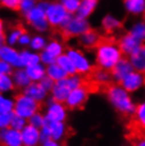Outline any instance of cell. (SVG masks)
Segmentation results:
<instances>
[{
  "label": "cell",
  "mask_w": 145,
  "mask_h": 146,
  "mask_svg": "<svg viewBox=\"0 0 145 146\" xmlns=\"http://www.w3.org/2000/svg\"><path fill=\"white\" fill-rule=\"evenodd\" d=\"M126 138L130 143V146H145V132L128 130Z\"/></svg>",
  "instance_id": "cell-32"
},
{
  "label": "cell",
  "mask_w": 145,
  "mask_h": 146,
  "mask_svg": "<svg viewBox=\"0 0 145 146\" xmlns=\"http://www.w3.org/2000/svg\"><path fill=\"white\" fill-rule=\"evenodd\" d=\"M19 2L20 0H0V7L12 11H19Z\"/></svg>",
  "instance_id": "cell-41"
},
{
  "label": "cell",
  "mask_w": 145,
  "mask_h": 146,
  "mask_svg": "<svg viewBox=\"0 0 145 146\" xmlns=\"http://www.w3.org/2000/svg\"><path fill=\"white\" fill-rule=\"evenodd\" d=\"M90 25L87 21V19L82 18L77 15H72L69 18V20L61 28V33L64 38H74L80 37L84 33L89 31Z\"/></svg>",
  "instance_id": "cell-7"
},
{
  "label": "cell",
  "mask_w": 145,
  "mask_h": 146,
  "mask_svg": "<svg viewBox=\"0 0 145 146\" xmlns=\"http://www.w3.org/2000/svg\"><path fill=\"white\" fill-rule=\"evenodd\" d=\"M39 54H40V62H41V64H44L46 67L49 66V65H52V64H54V62H56V59L53 58V57L50 56L49 54H47L45 51H41Z\"/></svg>",
  "instance_id": "cell-42"
},
{
  "label": "cell",
  "mask_w": 145,
  "mask_h": 146,
  "mask_svg": "<svg viewBox=\"0 0 145 146\" xmlns=\"http://www.w3.org/2000/svg\"><path fill=\"white\" fill-rule=\"evenodd\" d=\"M46 15L49 25L52 29H61L72 16L69 14L59 1L49 2L46 9Z\"/></svg>",
  "instance_id": "cell-6"
},
{
  "label": "cell",
  "mask_w": 145,
  "mask_h": 146,
  "mask_svg": "<svg viewBox=\"0 0 145 146\" xmlns=\"http://www.w3.org/2000/svg\"><path fill=\"white\" fill-rule=\"evenodd\" d=\"M19 55L20 51H18L15 47L7 44L0 46V59L10 64L14 69L19 68Z\"/></svg>",
  "instance_id": "cell-18"
},
{
  "label": "cell",
  "mask_w": 145,
  "mask_h": 146,
  "mask_svg": "<svg viewBox=\"0 0 145 146\" xmlns=\"http://www.w3.org/2000/svg\"><path fill=\"white\" fill-rule=\"evenodd\" d=\"M47 76H49L51 80H53L54 82H57V80L66 78L68 76V73L66 72L57 62H54L52 65L47 66Z\"/></svg>",
  "instance_id": "cell-28"
},
{
  "label": "cell",
  "mask_w": 145,
  "mask_h": 146,
  "mask_svg": "<svg viewBox=\"0 0 145 146\" xmlns=\"http://www.w3.org/2000/svg\"><path fill=\"white\" fill-rule=\"evenodd\" d=\"M40 84H41V86L47 90L49 93L51 92V90H52V88H53V86H54L55 84V82L53 80H51L49 76H45L43 80L39 82Z\"/></svg>",
  "instance_id": "cell-45"
},
{
  "label": "cell",
  "mask_w": 145,
  "mask_h": 146,
  "mask_svg": "<svg viewBox=\"0 0 145 146\" xmlns=\"http://www.w3.org/2000/svg\"><path fill=\"white\" fill-rule=\"evenodd\" d=\"M38 1L37 0H20L19 2V12L25 16L27 13H29L32 9L36 7Z\"/></svg>",
  "instance_id": "cell-38"
},
{
  "label": "cell",
  "mask_w": 145,
  "mask_h": 146,
  "mask_svg": "<svg viewBox=\"0 0 145 146\" xmlns=\"http://www.w3.org/2000/svg\"><path fill=\"white\" fill-rule=\"evenodd\" d=\"M134 67L131 65L129 58L126 57H122L120 62L116 64V66L113 67V69L110 71L111 75H112L113 80L116 82V84H120L121 80H123L124 77L126 76L127 74H129L130 72L134 71Z\"/></svg>",
  "instance_id": "cell-16"
},
{
  "label": "cell",
  "mask_w": 145,
  "mask_h": 146,
  "mask_svg": "<svg viewBox=\"0 0 145 146\" xmlns=\"http://www.w3.org/2000/svg\"><path fill=\"white\" fill-rule=\"evenodd\" d=\"M102 91L107 95L109 102L122 117L129 120L134 115L137 106L134 104L128 91H126L120 84L111 83L107 85Z\"/></svg>",
  "instance_id": "cell-2"
},
{
  "label": "cell",
  "mask_w": 145,
  "mask_h": 146,
  "mask_svg": "<svg viewBox=\"0 0 145 146\" xmlns=\"http://www.w3.org/2000/svg\"><path fill=\"white\" fill-rule=\"evenodd\" d=\"M98 0H82L80 5L75 15L80 16L82 18L87 19L95 10V7L98 5Z\"/></svg>",
  "instance_id": "cell-27"
},
{
  "label": "cell",
  "mask_w": 145,
  "mask_h": 146,
  "mask_svg": "<svg viewBox=\"0 0 145 146\" xmlns=\"http://www.w3.org/2000/svg\"><path fill=\"white\" fill-rule=\"evenodd\" d=\"M40 146H64L59 141H55V140H47V141H44L41 142Z\"/></svg>",
  "instance_id": "cell-47"
},
{
  "label": "cell",
  "mask_w": 145,
  "mask_h": 146,
  "mask_svg": "<svg viewBox=\"0 0 145 146\" xmlns=\"http://www.w3.org/2000/svg\"><path fill=\"white\" fill-rule=\"evenodd\" d=\"M14 110V98H9L0 93V112H13Z\"/></svg>",
  "instance_id": "cell-34"
},
{
  "label": "cell",
  "mask_w": 145,
  "mask_h": 146,
  "mask_svg": "<svg viewBox=\"0 0 145 146\" xmlns=\"http://www.w3.org/2000/svg\"><path fill=\"white\" fill-rule=\"evenodd\" d=\"M102 28H103L104 32L106 33V35L111 36L112 33H114L116 31L123 28V23L120 20L114 18L113 16H111V15H107L102 20Z\"/></svg>",
  "instance_id": "cell-25"
},
{
  "label": "cell",
  "mask_w": 145,
  "mask_h": 146,
  "mask_svg": "<svg viewBox=\"0 0 145 146\" xmlns=\"http://www.w3.org/2000/svg\"><path fill=\"white\" fill-rule=\"evenodd\" d=\"M129 32H130L137 39H139L140 41L143 42L145 40V23H143V22L137 23L136 26L132 27V29H131Z\"/></svg>",
  "instance_id": "cell-37"
},
{
  "label": "cell",
  "mask_w": 145,
  "mask_h": 146,
  "mask_svg": "<svg viewBox=\"0 0 145 146\" xmlns=\"http://www.w3.org/2000/svg\"><path fill=\"white\" fill-rule=\"evenodd\" d=\"M41 104L30 98L25 92H20L14 96V110L13 112L19 117L29 120L34 113L40 111Z\"/></svg>",
  "instance_id": "cell-5"
},
{
  "label": "cell",
  "mask_w": 145,
  "mask_h": 146,
  "mask_svg": "<svg viewBox=\"0 0 145 146\" xmlns=\"http://www.w3.org/2000/svg\"><path fill=\"white\" fill-rule=\"evenodd\" d=\"M21 138L23 146H40L41 144L40 129L29 123L21 130Z\"/></svg>",
  "instance_id": "cell-14"
},
{
  "label": "cell",
  "mask_w": 145,
  "mask_h": 146,
  "mask_svg": "<svg viewBox=\"0 0 145 146\" xmlns=\"http://www.w3.org/2000/svg\"><path fill=\"white\" fill-rule=\"evenodd\" d=\"M13 71H14V68L10 64L0 59V74H12Z\"/></svg>",
  "instance_id": "cell-43"
},
{
  "label": "cell",
  "mask_w": 145,
  "mask_h": 146,
  "mask_svg": "<svg viewBox=\"0 0 145 146\" xmlns=\"http://www.w3.org/2000/svg\"><path fill=\"white\" fill-rule=\"evenodd\" d=\"M5 35H7V32H5L4 22L0 18V46L5 44Z\"/></svg>",
  "instance_id": "cell-46"
},
{
  "label": "cell",
  "mask_w": 145,
  "mask_h": 146,
  "mask_svg": "<svg viewBox=\"0 0 145 146\" xmlns=\"http://www.w3.org/2000/svg\"><path fill=\"white\" fill-rule=\"evenodd\" d=\"M123 2L125 9L130 14L139 15L145 12V0H123Z\"/></svg>",
  "instance_id": "cell-29"
},
{
  "label": "cell",
  "mask_w": 145,
  "mask_h": 146,
  "mask_svg": "<svg viewBox=\"0 0 145 146\" xmlns=\"http://www.w3.org/2000/svg\"><path fill=\"white\" fill-rule=\"evenodd\" d=\"M40 62V54L29 49H23L19 55V68H27L29 66L38 64Z\"/></svg>",
  "instance_id": "cell-21"
},
{
  "label": "cell",
  "mask_w": 145,
  "mask_h": 146,
  "mask_svg": "<svg viewBox=\"0 0 145 146\" xmlns=\"http://www.w3.org/2000/svg\"><path fill=\"white\" fill-rule=\"evenodd\" d=\"M66 53L68 54V56L72 60L77 74L83 75V76H87V75L90 74L91 71L94 68V66L87 58V56L85 55V53L83 51L78 50V49H76V48H68L66 50Z\"/></svg>",
  "instance_id": "cell-9"
},
{
  "label": "cell",
  "mask_w": 145,
  "mask_h": 146,
  "mask_svg": "<svg viewBox=\"0 0 145 146\" xmlns=\"http://www.w3.org/2000/svg\"><path fill=\"white\" fill-rule=\"evenodd\" d=\"M43 51H45L47 54L52 56L53 58L57 59L62 54L65 53V47L61 40L58 39H51L48 40V44Z\"/></svg>",
  "instance_id": "cell-26"
},
{
  "label": "cell",
  "mask_w": 145,
  "mask_h": 146,
  "mask_svg": "<svg viewBox=\"0 0 145 146\" xmlns=\"http://www.w3.org/2000/svg\"><path fill=\"white\" fill-rule=\"evenodd\" d=\"M16 89L12 74H0V93L7 94Z\"/></svg>",
  "instance_id": "cell-30"
},
{
  "label": "cell",
  "mask_w": 145,
  "mask_h": 146,
  "mask_svg": "<svg viewBox=\"0 0 145 146\" xmlns=\"http://www.w3.org/2000/svg\"><path fill=\"white\" fill-rule=\"evenodd\" d=\"M144 74L138 71H132L121 80L120 85L128 92L137 91L142 85H144Z\"/></svg>",
  "instance_id": "cell-13"
},
{
  "label": "cell",
  "mask_w": 145,
  "mask_h": 146,
  "mask_svg": "<svg viewBox=\"0 0 145 146\" xmlns=\"http://www.w3.org/2000/svg\"><path fill=\"white\" fill-rule=\"evenodd\" d=\"M95 50V66L111 71L113 67L123 57L118 39L113 36L105 35L102 37Z\"/></svg>",
  "instance_id": "cell-1"
},
{
  "label": "cell",
  "mask_w": 145,
  "mask_h": 146,
  "mask_svg": "<svg viewBox=\"0 0 145 146\" xmlns=\"http://www.w3.org/2000/svg\"><path fill=\"white\" fill-rule=\"evenodd\" d=\"M47 44H48V40L41 34H36V35H34L32 37L29 47H30V50L37 52V53H40L46 48Z\"/></svg>",
  "instance_id": "cell-33"
},
{
  "label": "cell",
  "mask_w": 145,
  "mask_h": 146,
  "mask_svg": "<svg viewBox=\"0 0 145 146\" xmlns=\"http://www.w3.org/2000/svg\"><path fill=\"white\" fill-rule=\"evenodd\" d=\"M22 92L40 104L46 103V101L50 98V93L41 86L39 82H32L25 90H22Z\"/></svg>",
  "instance_id": "cell-15"
},
{
  "label": "cell",
  "mask_w": 145,
  "mask_h": 146,
  "mask_svg": "<svg viewBox=\"0 0 145 146\" xmlns=\"http://www.w3.org/2000/svg\"><path fill=\"white\" fill-rule=\"evenodd\" d=\"M102 37L103 35H101L96 30L90 29L86 33H84L82 36L78 37V41H80V46L85 49L94 50L95 48L98 47V44H100Z\"/></svg>",
  "instance_id": "cell-19"
},
{
  "label": "cell",
  "mask_w": 145,
  "mask_h": 146,
  "mask_svg": "<svg viewBox=\"0 0 145 146\" xmlns=\"http://www.w3.org/2000/svg\"><path fill=\"white\" fill-rule=\"evenodd\" d=\"M127 129L145 132V102L137 105L134 115L128 120Z\"/></svg>",
  "instance_id": "cell-12"
},
{
  "label": "cell",
  "mask_w": 145,
  "mask_h": 146,
  "mask_svg": "<svg viewBox=\"0 0 145 146\" xmlns=\"http://www.w3.org/2000/svg\"><path fill=\"white\" fill-rule=\"evenodd\" d=\"M84 82H85V76L83 75H80V74L68 75L64 80L55 82L54 86L50 92V98L57 102L65 103L67 98L69 96L70 92L74 88H77L80 85H83Z\"/></svg>",
  "instance_id": "cell-3"
},
{
  "label": "cell",
  "mask_w": 145,
  "mask_h": 146,
  "mask_svg": "<svg viewBox=\"0 0 145 146\" xmlns=\"http://www.w3.org/2000/svg\"><path fill=\"white\" fill-rule=\"evenodd\" d=\"M56 62L62 67L63 69L65 70L66 72L68 73V75H74V74H77L72 60H71V58L68 56V54H67L66 52L64 53V54L61 55L59 57H57Z\"/></svg>",
  "instance_id": "cell-31"
},
{
  "label": "cell",
  "mask_w": 145,
  "mask_h": 146,
  "mask_svg": "<svg viewBox=\"0 0 145 146\" xmlns=\"http://www.w3.org/2000/svg\"><path fill=\"white\" fill-rule=\"evenodd\" d=\"M118 42H119V46H120L123 54L128 55V56L132 54L142 44V41L137 39L130 32H127L123 36H121L118 39Z\"/></svg>",
  "instance_id": "cell-17"
},
{
  "label": "cell",
  "mask_w": 145,
  "mask_h": 146,
  "mask_svg": "<svg viewBox=\"0 0 145 146\" xmlns=\"http://www.w3.org/2000/svg\"><path fill=\"white\" fill-rule=\"evenodd\" d=\"M28 122H29V124H31L34 127L41 129L45 126V123H46V115L41 111H38V112L34 113L28 120Z\"/></svg>",
  "instance_id": "cell-35"
},
{
  "label": "cell",
  "mask_w": 145,
  "mask_h": 146,
  "mask_svg": "<svg viewBox=\"0 0 145 146\" xmlns=\"http://www.w3.org/2000/svg\"><path fill=\"white\" fill-rule=\"evenodd\" d=\"M12 77H13L14 84L16 86V89H19L21 91L25 90V88L32 83V80H30L29 75H28L25 68H16V69H14V71L12 73Z\"/></svg>",
  "instance_id": "cell-22"
},
{
  "label": "cell",
  "mask_w": 145,
  "mask_h": 146,
  "mask_svg": "<svg viewBox=\"0 0 145 146\" xmlns=\"http://www.w3.org/2000/svg\"><path fill=\"white\" fill-rule=\"evenodd\" d=\"M25 71L32 82H40L45 76H47V67L41 62L27 67Z\"/></svg>",
  "instance_id": "cell-23"
},
{
  "label": "cell",
  "mask_w": 145,
  "mask_h": 146,
  "mask_svg": "<svg viewBox=\"0 0 145 146\" xmlns=\"http://www.w3.org/2000/svg\"><path fill=\"white\" fill-rule=\"evenodd\" d=\"M59 2L64 5V7L69 14L74 15L78 10L82 0H59Z\"/></svg>",
  "instance_id": "cell-36"
},
{
  "label": "cell",
  "mask_w": 145,
  "mask_h": 146,
  "mask_svg": "<svg viewBox=\"0 0 145 146\" xmlns=\"http://www.w3.org/2000/svg\"><path fill=\"white\" fill-rule=\"evenodd\" d=\"M0 146H23L21 131L12 127L0 129Z\"/></svg>",
  "instance_id": "cell-11"
},
{
  "label": "cell",
  "mask_w": 145,
  "mask_h": 146,
  "mask_svg": "<svg viewBox=\"0 0 145 146\" xmlns=\"http://www.w3.org/2000/svg\"><path fill=\"white\" fill-rule=\"evenodd\" d=\"M14 112H0V129L11 127Z\"/></svg>",
  "instance_id": "cell-40"
},
{
  "label": "cell",
  "mask_w": 145,
  "mask_h": 146,
  "mask_svg": "<svg viewBox=\"0 0 145 146\" xmlns=\"http://www.w3.org/2000/svg\"><path fill=\"white\" fill-rule=\"evenodd\" d=\"M31 39H32V36H31V34H30L28 31H25V33H23L21 36H20V38H19L18 44L20 46V47H28V46H30Z\"/></svg>",
  "instance_id": "cell-44"
},
{
  "label": "cell",
  "mask_w": 145,
  "mask_h": 146,
  "mask_svg": "<svg viewBox=\"0 0 145 146\" xmlns=\"http://www.w3.org/2000/svg\"><path fill=\"white\" fill-rule=\"evenodd\" d=\"M28 120L25 119V117H21L17 115V114H15L13 115V119H12V122H11V127L13 129H16V130H19V131H21L22 129L28 125Z\"/></svg>",
  "instance_id": "cell-39"
},
{
  "label": "cell",
  "mask_w": 145,
  "mask_h": 146,
  "mask_svg": "<svg viewBox=\"0 0 145 146\" xmlns=\"http://www.w3.org/2000/svg\"><path fill=\"white\" fill-rule=\"evenodd\" d=\"M48 4L49 2L47 1H40L34 9L25 15V19L28 22V25L39 34L46 33L51 28L46 15V9Z\"/></svg>",
  "instance_id": "cell-4"
},
{
  "label": "cell",
  "mask_w": 145,
  "mask_h": 146,
  "mask_svg": "<svg viewBox=\"0 0 145 146\" xmlns=\"http://www.w3.org/2000/svg\"><path fill=\"white\" fill-rule=\"evenodd\" d=\"M68 133V127L66 122H57V121H50L46 119L45 126L40 129L41 142L47 140H55L62 142Z\"/></svg>",
  "instance_id": "cell-8"
},
{
  "label": "cell",
  "mask_w": 145,
  "mask_h": 146,
  "mask_svg": "<svg viewBox=\"0 0 145 146\" xmlns=\"http://www.w3.org/2000/svg\"><path fill=\"white\" fill-rule=\"evenodd\" d=\"M25 28L21 25H16V26H13L11 29L7 32V35H5V44H9V46H12V47H15L18 44L19 38L22 34L25 33Z\"/></svg>",
  "instance_id": "cell-24"
},
{
  "label": "cell",
  "mask_w": 145,
  "mask_h": 146,
  "mask_svg": "<svg viewBox=\"0 0 145 146\" xmlns=\"http://www.w3.org/2000/svg\"><path fill=\"white\" fill-rule=\"evenodd\" d=\"M129 60L134 69L145 75V44H142L131 55Z\"/></svg>",
  "instance_id": "cell-20"
},
{
  "label": "cell",
  "mask_w": 145,
  "mask_h": 146,
  "mask_svg": "<svg viewBox=\"0 0 145 146\" xmlns=\"http://www.w3.org/2000/svg\"><path fill=\"white\" fill-rule=\"evenodd\" d=\"M45 115H46V119L50 121L66 122L67 117H68V108L65 103L57 102V101L49 98L46 101Z\"/></svg>",
  "instance_id": "cell-10"
}]
</instances>
